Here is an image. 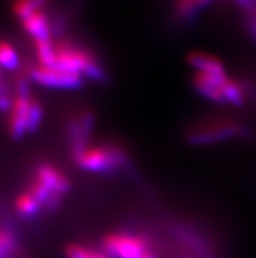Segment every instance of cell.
<instances>
[{"mask_svg":"<svg viewBox=\"0 0 256 258\" xmlns=\"http://www.w3.org/2000/svg\"><path fill=\"white\" fill-rule=\"evenodd\" d=\"M72 160L84 172L91 173H114L126 167L130 157L120 144L114 142L88 146L72 156Z\"/></svg>","mask_w":256,"mask_h":258,"instance_id":"6da1fadb","label":"cell"},{"mask_svg":"<svg viewBox=\"0 0 256 258\" xmlns=\"http://www.w3.org/2000/svg\"><path fill=\"white\" fill-rule=\"evenodd\" d=\"M56 58L54 67L78 74L84 79L104 83L107 79L106 71L98 59L81 46L71 42L55 43Z\"/></svg>","mask_w":256,"mask_h":258,"instance_id":"7a4b0ae2","label":"cell"},{"mask_svg":"<svg viewBox=\"0 0 256 258\" xmlns=\"http://www.w3.org/2000/svg\"><path fill=\"white\" fill-rule=\"evenodd\" d=\"M101 249L110 258H158L152 242L136 233H110L102 239Z\"/></svg>","mask_w":256,"mask_h":258,"instance_id":"3957f363","label":"cell"},{"mask_svg":"<svg viewBox=\"0 0 256 258\" xmlns=\"http://www.w3.org/2000/svg\"><path fill=\"white\" fill-rule=\"evenodd\" d=\"M33 83L46 88L56 89H78L84 85V78L78 74L64 71L56 67L46 66H32L26 71Z\"/></svg>","mask_w":256,"mask_h":258,"instance_id":"277c9868","label":"cell"},{"mask_svg":"<svg viewBox=\"0 0 256 258\" xmlns=\"http://www.w3.org/2000/svg\"><path fill=\"white\" fill-rule=\"evenodd\" d=\"M94 121V113L91 109H82L72 115L67 123V139L71 156H75L89 146Z\"/></svg>","mask_w":256,"mask_h":258,"instance_id":"5b68a950","label":"cell"},{"mask_svg":"<svg viewBox=\"0 0 256 258\" xmlns=\"http://www.w3.org/2000/svg\"><path fill=\"white\" fill-rule=\"evenodd\" d=\"M246 134V128L235 122H214V123L198 126L190 131L188 141L196 144L213 143L229 139L233 137H242Z\"/></svg>","mask_w":256,"mask_h":258,"instance_id":"8992f818","label":"cell"},{"mask_svg":"<svg viewBox=\"0 0 256 258\" xmlns=\"http://www.w3.org/2000/svg\"><path fill=\"white\" fill-rule=\"evenodd\" d=\"M33 96H15L8 119V133L13 141L23 139L29 134V115Z\"/></svg>","mask_w":256,"mask_h":258,"instance_id":"52a82bcc","label":"cell"},{"mask_svg":"<svg viewBox=\"0 0 256 258\" xmlns=\"http://www.w3.org/2000/svg\"><path fill=\"white\" fill-rule=\"evenodd\" d=\"M226 80L227 75H212V74L198 72L192 78V84L194 88L208 100L217 104H226L222 93V85Z\"/></svg>","mask_w":256,"mask_h":258,"instance_id":"ba28073f","label":"cell"},{"mask_svg":"<svg viewBox=\"0 0 256 258\" xmlns=\"http://www.w3.org/2000/svg\"><path fill=\"white\" fill-rule=\"evenodd\" d=\"M33 176L42 181L45 185L50 187L52 191L65 196L71 190V182H69L68 177L65 176L63 172L54 167L52 164L49 163H39L34 169Z\"/></svg>","mask_w":256,"mask_h":258,"instance_id":"9c48e42d","label":"cell"},{"mask_svg":"<svg viewBox=\"0 0 256 258\" xmlns=\"http://www.w3.org/2000/svg\"><path fill=\"white\" fill-rule=\"evenodd\" d=\"M23 28L34 39V42L51 39L52 24L43 11H38V12L30 15L29 17L24 19Z\"/></svg>","mask_w":256,"mask_h":258,"instance_id":"30bf717a","label":"cell"},{"mask_svg":"<svg viewBox=\"0 0 256 258\" xmlns=\"http://www.w3.org/2000/svg\"><path fill=\"white\" fill-rule=\"evenodd\" d=\"M188 63L198 70V72L212 74V75H226L225 67L220 59L208 55L204 52H191L187 58Z\"/></svg>","mask_w":256,"mask_h":258,"instance_id":"8fae6325","label":"cell"},{"mask_svg":"<svg viewBox=\"0 0 256 258\" xmlns=\"http://www.w3.org/2000/svg\"><path fill=\"white\" fill-rule=\"evenodd\" d=\"M13 207H15L17 215L24 218V219H33V218L41 215V213H43L42 205L34 197L30 196L26 190L21 191L15 198Z\"/></svg>","mask_w":256,"mask_h":258,"instance_id":"7c38bea8","label":"cell"},{"mask_svg":"<svg viewBox=\"0 0 256 258\" xmlns=\"http://www.w3.org/2000/svg\"><path fill=\"white\" fill-rule=\"evenodd\" d=\"M20 240L16 232L7 226H0V258H16Z\"/></svg>","mask_w":256,"mask_h":258,"instance_id":"4fadbf2b","label":"cell"},{"mask_svg":"<svg viewBox=\"0 0 256 258\" xmlns=\"http://www.w3.org/2000/svg\"><path fill=\"white\" fill-rule=\"evenodd\" d=\"M222 93L226 100V104L242 106L246 102V87L230 78H227L225 84L222 85Z\"/></svg>","mask_w":256,"mask_h":258,"instance_id":"5bb4252c","label":"cell"},{"mask_svg":"<svg viewBox=\"0 0 256 258\" xmlns=\"http://www.w3.org/2000/svg\"><path fill=\"white\" fill-rule=\"evenodd\" d=\"M21 60L16 49L7 41H0V69L6 71H19Z\"/></svg>","mask_w":256,"mask_h":258,"instance_id":"9a60e30c","label":"cell"},{"mask_svg":"<svg viewBox=\"0 0 256 258\" xmlns=\"http://www.w3.org/2000/svg\"><path fill=\"white\" fill-rule=\"evenodd\" d=\"M34 45H36V55L38 59V64L54 67L56 58L55 43L52 42L51 39H47V41L34 42Z\"/></svg>","mask_w":256,"mask_h":258,"instance_id":"2e32d148","label":"cell"},{"mask_svg":"<svg viewBox=\"0 0 256 258\" xmlns=\"http://www.w3.org/2000/svg\"><path fill=\"white\" fill-rule=\"evenodd\" d=\"M65 258H110L102 249H94L80 244H69L64 249Z\"/></svg>","mask_w":256,"mask_h":258,"instance_id":"e0dca14e","label":"cell"},{"mask_svg":"<svg viewBox=\"0 0 256 258\" xmlns=\"http://www.w3.org/2000/svg\"><path fill=\"white\" fill-rule=\"evenodd\" d=\"M46 3H47V0H16L13 3L12 11L23 21L24 19L29 17L33 13L42 11Z\"/></svg>","mask_w":256,"mask_h":258,"instance_id":"ac0fdd59","label":"cell"},{"mask_svg":"<svg viewBox=\"0 0 256 258\" xmlns=\"http://www.w3.org/2000/svg\"><path fill=\"white\" fill-rule=\"evenodd\" d=\"M212 0H177L175 8H177V15L183 19L194 16L198 12L200 7L207 6Z\"/></svg>","mask_w":256,"mask_h":258,"instance_id":"d6986e66","label":"cell"},{"mask_svg":"<svg viewBox=\"0 0 256 258\" xmlns=\"http://www.w3.org/2000/svg\"><path fill=\"white\" fill-rule=\"evenodd\" d=\"M43 119V106L39 100L33 97L32 108H30V115H29V134L37 133L41 127Z\"/></svg>","mask_w":256,"mask_h":258,"instance_id":"ffe728a7","label":"cell"},{"mask_svg":"<svg viewBox=\"0 0 256 258\" xmlns=\"http://www.w3.org/2000/svg\"><path fill=\"white\" fill-rule=\"evenodd\" d=\"M246 3V6L250 8V20H248V25H250L251 33L256 38V3L253 0H242Z\"/></svg>","mask_w":256,"mask_h":258,"instance_id":"44dd1931","label":"cell"},{"mask_svg":"<svg viewBox=\"0 0 256 258\" xmlns=\"http://www.w3.org/2000/svg\"><path fill=\"white\" fill-rule=\"evenodd\" d=\"M3 74H2V69H0V82H2V80H3Z\"/></svg>","mask_w":256,"mask_h":258,"instance_id":"7402d4cb","label":"cell"}]
</instances>
